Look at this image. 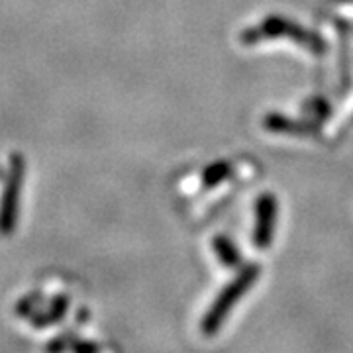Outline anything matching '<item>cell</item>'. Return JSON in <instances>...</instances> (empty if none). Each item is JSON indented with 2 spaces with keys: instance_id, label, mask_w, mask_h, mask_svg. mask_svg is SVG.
Segmentation results:
<instances>
[{
  "instance_id": "cell-3",
  "label": "cell",
  "mask_w": 353,
  "mask_h": 353,
  "mask_svg": "<svg viewBox=\"0 0 353 353\" xmlns=\"http://www.w3.org/2000/svg\"><path fill=\"white\" fill-rule=\"evenodd\" d=\"M277 226V199L271 192L261 194L255 202V228H253V243L263 250L273 241Z\"/></svg>"
},
{
  "instance_id": "cell-8",
  "label": "cell",
  "mask_w": 353,
  "mask_h": 353,
  "mask_svg": "<svg viewBox=\"0 0 353 353\" xmlns=\"http://www.w3.org/2000/svg\"><path fill=\"white\" fill-rule=\"evenodd\" d=\"M71 352L73 353H99V347L94 343H88V341H77L71 345Z\"/></svg>"
},
{
  "instance_id": "cell-1",
  "label": "cell",
  "mask_w": 353,
  "mask_h": 353,
  "mask_svg": "<svg viewBox=\"0 0 353 353\" xmlns=\"http://www.w3.org/2000/svg\"><path fill=\"white\" fill-rule=\"evenodd\" d=\"M259 273H261V269H259L257 263H250L245 265V267H241L240 273L232 279L226 289L218 294L214 304L208 308V312L204 316V320H202L201 324V330L204 336H214L218 328L222 326V322L226 320V316L230 314V310L234 308V304H238L241 296L255 285Z\"/></svg>"
},
{
  "instance_id": "cell-2",
  "label": "cell",
  "mask_w": 353,
  "mask_h": 353,
  "mask_svg": "<svg viewBox=\"0 0 353 353\" xmlns=\"http://www.w3.org/2000/svg\"><path fill=\"white\" fill-rule=\"evenodd\" d=\"M273 38H289L296 43L304 46V50H308L314 55H322L326 51V43L314 32L304 30L303 26L294 24L289 18H281V16H271L261 22V26L245 30L241 34L243 43H257L261 39H273Z\"/></svg>"
},
{
  "instance_id": "cell-5",
  "label": "cell",
  "mask_w": 353,
  "mask_h": 353,
  "mask_svg": "<svg viewBox=\"0 0 353 353\" xmlns=\"http://www.w3.org/2000/svg\"><path fill=\"white\" fill-rule=\"evenodd\" d=\"M214 252L218 255V259L226 267H238L240 265V253H238V248L236 243L230 240L228 236H216L214 238Z\"/></svg>"
},
{
  "instance_id": "cell-7",
  "label": "cell",
  "mask_w": 353,
  "mask_h": 353,
  "mask_svg": "<svg viewBox=\"0 0 353 353\" xmlns=\"http://www.w3.org/2000/svg\"><path fill=\"white\" fill-rule=\"evenodd\" d=\"M304 112L308 114L310 118H314L316 122H322L324 118L330 116V104L324 99H312L304 104Z\"/></svg>"
},
{
  "instance_id": "cell-6",
  "label": "cell",
  "mask_w": 353,
  "mask_h": 353,
  "mask_svg": "<svg viewBox=\"0 0 353 353\" xmlns=\"http://www.w3.org/2000/svg\"><path fill=\"white\" fill-rule=\"evenodd\" d=\"M232 173V167L228 161H214L212 165H208L202 173V181H204V187H216L218 183H222L228 175Z\"/></svg>"
},
{
  "instance_id": "cell-4",
  "label": "cell",
  "mask_w": 353,
  "mask_h": 353,
  "mask_svg": "<svg viewBox=\"0 0 353 353\" xmlns=\"http://www.w3.org/2000/svg\"><path fill=\"white\" fill-rule=\"evenodd\" d=\"M265 130L290 136H312L318 132V122H296L283 114H269L263 120Z\"/></svg>"
}]
</instances>
